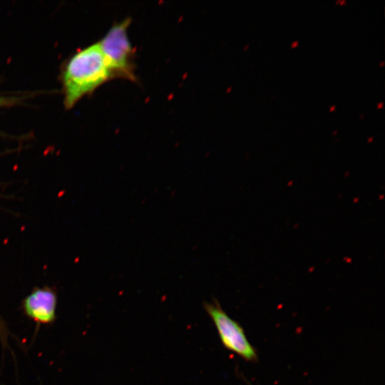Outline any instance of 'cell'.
I'll return each instance as SVG.
<instances>
[{"label": "cell", "mask_w": 385, "mask_h": 385, "mask_svg": "<svg viewBox=\"0 0 385 385\" xmlns=\"http://www.w3.org/2000/svg\"><path fill=\"white\" fill-rule=\"evenodd\" d=\"M203 307L213 322L223 346L246 361H256L257 352L247 339L244 329L228 316L218 302L215 299L205 302Z\"/></svg>", "instance_id": "3"}, {"label": "cell", "mask_w": 385, "mask_h": 385, "mask_svg": "<svg viewBox=\"0 0 385 385\" xmlns=\"http://www.w3.org/2000/svg\"><path fill=\"white\" fill-rule=\"evenodd\" d=\"M57 294L50 287H35L22 301L24 315L38 326L51 325L56 319Z\"/></svg>", "instance_id": "4"}, {"label": "cell", "mask_w": 385, "mask_h": 385, "mask_svg": "<svg viewBox=\"0 0 385 385\" xmlns=\"http://www.w3.org/2000/svg\"><path fill=\"white\" fill-rule=\"evenodd\" d=\"M10 103V100L5 97L0 96V106L8 105Z\"/></svg>", "instance_id": "5"}, {"label": "cell", "mask_w": 385, "mask_h": 385, "mask_svg": "<svg viewBox=\"0 0 385 385\" xmlns=\"http://www.w3.org/2000/svg\"><path fill=\"white\" fill-rule=\"evenodd\" d=\"M297 43H298L297 41L292 42V46H295V45H297Z\"/></svg>", "instance_id": "6"}, {"label": "cell", "mask_w": 385, "mask_h": 385, "mask_svg": "<svg viewBox=\"0 0 385 385\" xmlns=\"http://www.w3.org/2000/svg\"><path fill=\"white\" fill-rule=\"evenodd\" d=\"M381 106H382V103H380L378 104V107H381Z\"/></svg>", "instance_id": "8"}, {"label": "cell", "mask_w": 385, "mask_h": 385, "mask_svg": "<svg viewBox=\"0 0 385 385\" xmlns=\"http://www.w3.org/2000/svg\"><path fill=\"white\" fill-rule=\"evenodd\" d=\"M110 79L112 75L98 43L78 51L68 63L63 74L66 106L72 107Z\"/></svg>", "instance_id": "1"}, {"label": "cell", "mask_w": 385, "mask_h": 385, "mask_svg": "<svg viewBox=\"0 0 385 385\" xmlns=\"http://www.w3.org/2000/svg\"><path fill=\"white\" fill-rule=\"evenodd\" d=\"M334 108H335V106H332L331 107V108H330V111L334 109Z\"/></svg>", "instance_id": "7"}, {"label": "cell", "mask_w": 385, "mask_h": 385, "mask_svg": "<svg viewBox=\"0 0 385 385\" xmlns=\"http://www.w3.org/2000/svg\"><path fill=\"white\" fill-rule=\"evenodd\" d=\"M130 24L129 18L115 24L98 43L112 78L135 81V51L127 33Z\"/></svg>", "instance_id": "2"}]
</instances>
